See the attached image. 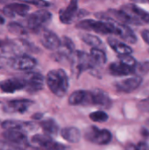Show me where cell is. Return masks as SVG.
Listing matches in <instances>:
<instances>
[{"mask_svg": "<svg viewBox=\"0 0 149 150\" xmlns=\"http://www.w3.org/2000/svg\"><path fill=\"white\" fill-rule=\"evenodd\" d=\"M32 150H46L44 149H41V148H33Z\"/></svg>", "mask_w": 149, "mask_h": 150, "instance_id": "cell-37", "label": "cell"}, {"mask_svg": "<svg viewBox=\"0 0 149 150\" xmlns=\"http://www.w3.org/2000/svg\"><path fill=\"white\" fill-rule=\"evenodd\" d=\"M135 150H149L148 144L144 142H141L135 145Z\"/></svg>", "mask_w": 149, "mask_h": 150, "instance_id": "cell-33", "label": "cell"}, {"mask_svg": "<svg viewBox=\"0 0 149 150\" xmlns=\"http://www.w3.org/2000/svg\"><path fill=\"white\" fill-rule=\"evenodd\" d=\"M147 126H148V127H149V120H148V122H147Z\"/></svg>", "mask_w": 149, "mask_h": 150, "instance_id": "cell-39", "label": "cell"}, {"mask_svg": "<svg viewBox=\"0 0 149 150\" xmlns=\"http://www.w3.org/2000/svg\"><path fill=\"white\" fill-rule=\"evenodd\" d=\"M142 83V78L141 76L129 77L114 83V88L119 92L131 93L137 90Z\"/></svg>", "mask_w": 149, "mask_h": 150, "instance_id": "cell-9", "label": "cell"}, {"mask_svg": "<svg viewBox=\"0 0 149 150\" xmlns=\"http://www.w3.org/2000/svg\"><path fill=\"white\" fill-rule=\"evenodd\" d=\"M39 37L41 44L48 50H57L61 47V39L56 33L47 28H42L39 32Z\"/></svg>", "mask_w": 149, "mask_h": 150, "instance_id": "cell-7", "label": "cell"}, {"mask_svg": "<svg viewBox=\"0 0 149 150\" xmlns=\"http://www.w3.org/2000/svg\"><path fill=\"white\" fill-rule=\"evenodd\" d=\"M85 138L94 144L106 145L111 142L112 135L107 129H99L97 127L92 126L86 130Z\"/></svg>", "mask_w": 149, "mask_h": 150, "instance_id": "cell-5", "label": "cell"}, {"mask_svg": "<svg viewBox=\"0 0 149 150\" xmlns=\"http://www.w3.org/2000/svg\"><path fill=\"white\" fill-rule=\"evenodd\" d=\"M107 42L109 44V46L118 54H119V56L121 55H127V54H131L133 53V49L131 48V47H129L127 44L119 41V40L110 37L107 40Z\"/></svg>", "mask_w": 149, "mask_h": 150, "instance_id": "cell-19", "label": "cell"}, {"mask_svg": "<svg viewBox=\"0 0 149 150\" xmlns=\"http://www.w3.org/2000/svg\"><path fill=\"white\" fill-rule=\"evenodd\" d=\"M138 107L141 111L145 112H148L149 113V98L141 100L139 104H138Z\"/></svg>", "mask_w": 149, "mask_h": 150, "instance_id": "cell-31", "label": "cell"}, {"mask_svg": "<svg viewBox=\"0 0 149 150\" xmlns=\"http://www.w3.org/2000/svg\"><path fill=\"white\" fill-rule=\"evenodd\" d=\"M141 37L144 40V41L149 45V30H143L141 32Z\"/></svg>", "mask_w": 149, "mask_h": 150, "instance_id": "cell-34", "label": "cell"}, {"mask_svg": "<svg viewBox=\"0 0 149 150\" xmlns=\"http://www.w3.org/2000/svg\"><path fill=\"white\" fill-rule=\"evenodd\" d=\"M71 57V70L76 78L86 70H94L96 66L93 63L90 55L83 51H75Z\"/></svg>", "mask_w": 149, "mask_h": 150, "instance_id": "cell-3", "label": "cell"}, {"mask_svg": "<svg viewBox=\"0 0 149 150\" xmlns=\"http://www.w3.org/2000/svg\"><path fill=\"white\" fill-rule=\"evenodd\" d=\"M29 6L22 3H11L5 5L3 9V12L6 17L14 18L16 15L26 16L29 11Z\"/></svg>", "mask_w": 149, "mask_h": 150, "instance_id": "cell-14", "label": "cell"}, {"mask_svg": "<svg viewBox=\"0 0 149 150\" xmlns=\"http://www.w3.org/2000/svg\"><path fill=\"white\" fill-rule=\"evenodd\" d=\"M91 105L104 109H109L112 105V99L109 95L101 89H94L90 91Z\"/></svg>", "mask_w": 149, "mask_h": 150, "instance_id": "cell-10", "label": "cell"}, {"mask_svg": "<svg viewBox=\"0 0 149 150\" xmlns=\"http://www.w3.org/2000/svg\"><path fill=\"white\" fill-rule=\"evenodd\" d=\"M46 81L49 90L55 96L62 98L66 95L69 83L68 75L63 69H59L50 70L47 75Z\"/></svg>", "mask_w": 149, "mask_h": 150, "instance_id": "cell-1", "label": "cell"}, {"mask_svg": "<svg viewBox=\"0 0 149 150\" xmlns=\"http://www.w3.org/2000/svg\"><path fill=\"white\" fill-rule=\"evenodd\" d=\"M52 18V14L47 10H39L32 13L26 20L27 27L32 31L39 32L40 29L44 28V25H47Z\"/></svg>", "mask_w": 149, "mask_h": 150, "instance_id": "cell-4", "label": "cell"}, {"mask_svg": "<svg viewBox=\"0 0 149 150\" xmlns=\"http://www.w3.org/2000/svg\"><path fill=\"white\" fill-rule=\"evenodd\" d=\"M119 62H123V63H125V64H126L128 66L133 67V68L137 67V62L131 54L119 56Z\"/></svg>", "mask_w": 149, "mask_h": 150, "instance_id": "cell-29", "label": "cell"}, {"mask_svg": "<svg viewBox=\"0 0 149 150\" xmlns=\"http://www.w3.org/2000/svg\"><path fill=\"white\" fill-rule=\"evenodd\" d=\"M25 149L13 145L8 142L0 141V150H24Z\"/></svg>", "mask_w": 149, "mask_h": 150, "instance_id": "cell-30", "label": "cell"}, {"mask_svg": "<svg viewBox=\"0 0 149 150\" xmlns=\"http://www.w3.org/2000/svg\"><path fill=\"white\" fill-rule=\"evenodd\" d=\"M1 127L5 131H20V132H28L35 128V125L31 122H22L19 120H7L1 123Z\"/></svg>", "mask_w": 149, "mask_h": 150, "instance_id": "cell-13", "label": "cell"}, {"mask_svg": "<svg viewBox=\"0 0 149 150\" xmlns=\"http://www.w3.org/2000/svg\"><path fill=\"white\" fill-rule=\"evenodd\" d=\"M43 113H41V112H36L35 114H33L32 116V120H40L42 118H43Z\"/></svg>", "mask_w": 149, "mask_h": 150, "instance_id": "cell-35", "label": "cell"}, {"mask_svg": "<svg viewBox=\"0 0 149 150\" xmlns=\"http://www.w3.org/2000/svg\"><path fill=\"white\" fill-rule=\"evenodd\" d=\"M22 78L25 81V89L31 94L40 91L44 87V77L38 72L29 71Z\"/></svg>", "mask_w": 149, "mask_h": 150, "instance_id": "cell-6", "label": "cell"}, {"mask_svg": "<svg viewBox=\"0 0 149 150\" xmlns=\"http://www.w3.org/2000/svg\"><path fill=\"white\" fill-rule=\"evenodd\" d=\"M31 105H32V101L29 99H17L9 101L7 103V107L12 112L25 113Z\"/></svg>", "mask_w": 149, "mask_h": 150, "instance_id": "cell-20", "label": "cell"}, {"mask_svg": "<svg viewBox=\"0 0 149 150\" xmlns=\"http://www.w3.org/2000/svg\"><path fill=\"white\" fill-rule=\"evenodd\" d=\"M78 3L76 1H71L69 4L63 10L60 11V20L63 24H70L75 17L77 15Z\"/></svg>", "mask_w": 149, "mask_h": 150, "instance_id": "cell-17", "label": "cell"}, {"mask_svg": "<svg viewBox=\"0 0 149 150\" xmlns=\"http://www.w3.org/2000/svg\"><path fill=\"white\" fill-rule=\"evenodd\" d=\"M40 127L47 135H54L59 131V126L53 119H47L40 122Z\"/></svg>", "mask_w": 149, "mask_h": 150, "instance_id": "cell-25", "label": "cell"}, {"mask_svg": "<svg viewBox=\"0 0 149 150\" xmlns=\"http://www.w3.org/2000/svg\"><path fill=\"white\" fill-rule=\"evenodd\" d=\"M3 137L10 143L16 145L20 148H25L29 146V142L26 135L20 131H5L3 133Z\"/></svg>", "mask_w": 149, "mask_h": 150, "instance_id": "cell-12", "label": "cell"}, {"mask_svg": "<svg viewBox=\"0 0 149 150\" xmlns=\"http://www.w3.org/2000/svg\"><path fill=\"white\" fill-rule=\"evenodd\" d=\"M36 60L29 55H20L12 58L10 62L11 68L18 70H31L36 66Z\"/></svg>", "mask_w": 149, "mask_h": 150, "instance_id": "cell-11", "label": "cell"}, {"mask_svg": "<svg viewBox=\"0 0 149 150\" xmlns=\"http://www.w3.org/2000/svg\"><path fill=\"white\" fill-rule=\"evenodd\" d=\"M96 16L105 20L96 21L93 19H84L77 23L76 27L79 29L93 31L102 34H114V29L110 21L109 17H107L105 14L103 13H97Z\"/></svg>", "mask_w": 149, "mask_h": 150, "instance_id": "cell-2", "label": "cell"}, {"mask_svg": "<svg viewBox=\"0 0 149 150\" xmlns=\"http://www.w3.org/2000/svg\"><path fill=\"white\" fill-rule=\"evenodd\" d=\"M24 150H25V149H24Z\"/></svg>", "mask_w": 149, "mask_h": 150, "instance_id": "cell-41", "label": "cell"}, {"mask_svg": "<svg viewBox=\"0 0 149 150\" xmlns=\"http://www.w3.org/2000/svg\"><path fill=\"white\" fill-rule=\"evenodd\" d=\"M61 137L68 142L77 143L81 140V132L78 128L74 127H65L61 130Z\"/></svg>", "mask_w": 149, "mask_h": 150, "instance_id": "cell-22", "label": "cell"}, {"mask_svg": "<svg viewBox=\"0 0 149 150\" xmlns=\"http://www.w3.org/2000/svg\"><path fill=\"white\" fill-rule=\"evenodd\" d=\"M32 142L40 148L46 150H53L55 144V142L47 134H35L32 136Z\"/></svg>", "mask_w": 149, "mask_h": 150, "instance_id": "cell-21", "label": "cell"}, {"mask_svg": "<svg viewBox=\"0 0 149 150\" xmlns=\"http://www.w3.org/2000/svg\"><path fill=\"white\" fill-rule=\"evenodd\" d=\"M145 24H148L149 25V13H148V17H147V18H146Z\"/></svg>", "mask_w": 149, "mask_h": 150, "instance_id": "cell-36", "label": "cell"}, {"mask_svg": "<svg viewBox=\"0 0 149 150\" xmlns=\"http://www.w3.org/2000/svg\"><path fill=\"white\" fill-rule=\"evenodd\" d=\"M68 104L70 105H91L90 104V91H74L68 98Z\"/></svg>", "mask_w": 149, "mask_h": 150, "instance_id": "cell-18", "label": "cell"}, {"mask_svg": "<svg viewBox=\"0 0 149 150\" xmlns=\"http://www.w3.org/2000/svg\"><path fill=\"white\" fill-rule=\"evenodd\" d=\"M109 71L112 75L116 76H126L136 72V68L128 66L121 62H112L109 66Z\"/></svg>", "mask_w": 149, "mask_h": 150, "instance_id": "cell-16", "label": "cell"}, {"mask_svg": "<svg viewBox=\"0 0 149 150\" xmlns=\"http://www.w3.org/2000/svg\"><path fill=\"white\" fill-rule=\"evenodd\" d=\"M25 81L23 80L22 77H13L3 81L0 84V89L5 93H13L17 91L25 89Z\"/></svg>", "mask_w": 149, "mask_h": 150, "instance_id": "cell-15", "label": "cell"}, {"mask_svg": "<svg viewBox=\"0 0 149 150\" xmlns=\"http://www.w3.org/2000/svg\"><path fill=\"white\" fill-rule=\"evenodd\" d=\"M90 58L95 64V66H102L105 64L107 58L105 51L103 49H97V48H92L90 50Z\"/></svg>", "mask_w": 149, "mask_h": 150, "instance_id": "cell-26", "label": "cell"}, {"mask_svg": "<svg viewBox=\"0 0 149 150\" xmlns=\"http://www.w3.org/2000/svg\"><path fill=\"white\" fill-rule=\"evenodd\" d=\"M25 3L30 4H33L36 5L38 7H47L50 5L49 2L47 1H41V0H36V1H25Z\"/></svg>", "mask_w": 149, "mask_h": 150, "instance_id": "cell-32", "label": "cell"}, {"mask_svg": "<svg viewBox=\"0 0 149 150\" xmlns=\"http://www.w3.org/2000/svg\"><path fill=\"white\" fill-rule=\"evenodd\" d=\"M90 119L94 121V122H98V123H103L108 120L109 116L106 112L103 111H97L94 112H91L90 114Z\"/></svg>", "mask_w": 149, "mask_h": 150, "instance_id": "cell-27", "label": "cell"}, {"mask_svg": "<svg viewBox=\"0 0 149 150\" xmlns=\"http://www.w3.org/2000/svg\"><path fill=\"white\" fill-rule=\"evenodd\" d=\"M109 12L117 19L120 20L124 23L126 24H130V25H141L139 22H137L136 20H134L133 18H131L127 13H126L125 11H123L122 10H114V9H111L109 10Z\"/></svg>", "mask_w": 149, "mask_h": 150, "instance_id": "cell-24", "label": "cell"}, {"mask_svg": "<svg viewBox=\"0 0 149 150\" xmlns=\"http://www.w3.org/2000/svg\"><path fill=\"white\" fill-rule=\"evenodd\" d=\"M109 18L113 26L114 34L119 35L123 40H125L126 42H129L132 44H135L137 42L136 34L128 25H126V24L120 23L119 21H116L111 18Z\"/></svg>", "mask_w": 149, "mask_h": 150, "instance_id": "cell-8", "label": "cell"}, {"mask_svg": "<svg viewBox=\"0 0 149 150\" xmlns=\"http://www.w3.org/2000/svg\"><path fill=\"white\" fill-rule=\"evenodd\" d=\"M8 30L10 31V33H13V34H18V35H23L25 34L26 32L25 30V28L18 23H10L8 25Z\"/></svg>", "mask_w": 149, "mask_h": 150, "instance_id": "cell-28", "label": "cell"}, {"mask_svg": "<svg viewBox=\"0 0 149 150\" xmlns=\"http://www.w3.org/2000/svg\"><path fill=\"white\" fill-rule=\"evenodd\" d=\"M4 45V41H2V40H0V47H3Z\"/></svg>", "mask_w": 149, "mask_h": 150, "instance_id": "cell-38", "label": "cell"}, {"mask_svg": "<svg viewBox=\"0 0 149 150\" xmlns=\"http://www.w3.org/2000/svg\"><path fill=\"white\" fill-rule=\"evenodd\" d=\"M148 51H149V50H148Z\"/></svg>", "mask_w": 149, "mask_h": 150, "instance_id": "cell-40", "label": "cell"}, {"mask_svg": "<svg viewBox=\"0 0 149 150\" xmlns=\"http://www.w3.org/2000/svg\"><path fill=\"white\" fill-rule=\"evenodd\" d=\"M80 39L86 43L87 45L90 46L92 48H97V49H101L104 47V44L103 41L101 40V39L96 35H92L90 33H81L80 34Z\"/></svg>", "mask_w": 149, "mask_h": 150, "instance_id": "cell-23", "label": "cell"}]
</instances>
